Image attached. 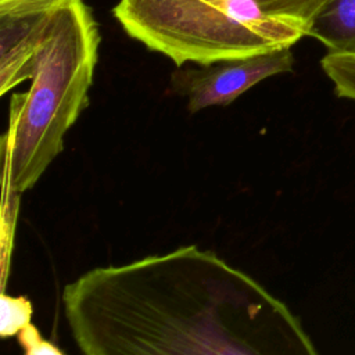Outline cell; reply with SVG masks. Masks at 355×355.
Returning <instances> with one entry per match:
<instances>
[{"mask_svg": "<svg viewBox=\"0 0 355 355\" xmlns=\"http://www.w3.org/2000/svg\"><path fill=\"white\" fill-rule=\"evenodd\" d=\"M62 302L83 355H319L283 301L197 245L93 268Z\"/></svg>", "mask_w": 355, "mask_h": 355, "instance_id": "cell-1", "label": "cell"}, {"mask_svg": "<svg viewBox=\"0 0 355 355\" xmlns=\"http://www.w3.org/2000/svg\"><path fill=\"white\" fill-rule=\"evenodd\" d=\"M98 44V26L83 0H68L55 11L28 92L14 93L10 100L1 155L11 194L32 189L64 150L67 132L89 105Z\"/></svg>", "mask_w": 355, "mask_h": 355, "instance_id": "cell-2", "label": "cell"}, {"mask_svg": "<svg viewBox=\"0 0 355 355\" xmlns=\"http://www.w3.org/2000/svg\"><path fill=\"white\" fill-rule=\"evenodd\" d=\"M125 32L179 68L291 47L308 28L276 17L257 0H119Z\"/></svg>", "mask_w": 355, "mask_h": 355, "instance_id": "cell-3", "label": "cell"}, {"mask_svg": "<svg viewBox=\"0 0 355 355\" xmlns=\"http://www.w3.org/2000/svg\"><path fill=\"white\" fill-rule=\"evenodd\" d=\"M294 57L290 47L257 55L222 60L200 68H182L172 75V85L187 97L190 112L214 105H227L240 94L273 75L290 72Z\"/></svg>", "mask_w": 355, "mask_h": 355, "instance_id": "cell-4", "label": "cell"}, {"mask_svg": "<svg viewBox=\"0 0 355 355\" xmlns=\"http://www.w3.org/2000/svg\"><path fill=\"white\" fill-rule=\"evenodd\" d=\"M68 0H25L0 7V94L32 78L37 50L55 11Z\"/></svg>", "mask_w": 355, "mask_h": 355, "instance_id": "cell-5", "label": "cell"}, {"mask_svg": "<svg viewBox=\"0 0 355 355\" xmlns=\"http://www.w3.org/2000/svg\"><path fill=\"white\" fill-rule=\"evenodd\" d=\"M308 36L322 42L327 53L355 55V0H326L309 25Z\"/></svg>", "mask_w": 355, "mask_h": 355, "instance_id": "cell-6", "label": "cell"}, {"mask_svg": "<svg viewBox=\"0 0 355 355\" xmlns=\"http://www.w3.org/2000/svg\"><path fill=\"white\" fill-rule=\"evenodd\" d=\"M320 65L333 82L336 94L355 101V55L327 53L322 58Z\"/></svg>", "mask_w": 355, "mask_h": 355, "instance_id": "cell-7", "label": "cell"}, {"mask_svg": "<svg viewBox=\"0 0 355 355\" xmlns=\"http://www.w3.org/2000/svg\"><path fill=\"white\" fill-rule=\"evenodd\" d=\"M33 308L25 297H10L1 294V322L0 334L3 338L10 336H18V333L26 327L31 322Z\"/></svg>", "mask_w": 355, "mask_h": 355, "instance_id": "cell-8", "label": "cell"}, {"mask_svg": "<svg viewBox=\"0 0 355 355\" xmlns=\"http://www.w3.org/2000/svg\"><path fill=\"white\" fill-rule=\"evenodd\" d=\"M272 15L309 25L326 0H257Z\"/></svg>", "mask_w": 355, "mask_h": 355, "instance_id": "cell-9", "label": "cell"}, {"mask_svg": "<svg viewBox=\"0 0 355 355\" xmlns=\"http://www.w3.org/2000/svg\"><path fill=\"white\" fill-rule=\"evenodd\" d=\"M17 337L18 343L24 348V355H65L51 341L44 340L32 323L24 327Z\"/></svg>", "mask_w": 355, "mask_h": 355, "instance_id": "cell-10", "label": "cell"}, {"mask_svg": "<svg viewBox=\"0 0 355 355\" xmlns=\"http://www.w3.org/2000/svg\"><path fill=\"white\" fill-rule=\"evenodd\" d=\"M25 0H0V7H7V6H12L15 3H21Z\"/></svg>", "mask_w": 355, "mask_h": 355, "instance_id": "cell-11", "label": "cell"}]
</instances>
